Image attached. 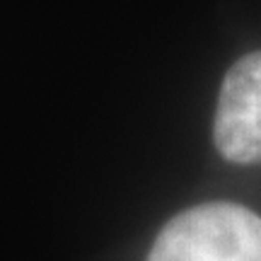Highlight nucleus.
<instances>
[{
  "label": "nucleus",
  "mask_w": 261,
  "mask_h": 261,
  "mask_svg": "<svg viewBox=\"0 0 261 261\" xmlns=\"http://www.w3.org/2000/svg\"><path fill=\"white\" fill-rule=\"evenodd\" d=\"M215 148L237 165L261 162V51L227 70L215 112Z\"/></svg>",
  "instance_id": "obj_2"
},
{
  "label": "nucleus",
  "mask_w": 261,
  "mask_h": 261,
  "mask_svg": "<svg viewBox=\"0 0 261 261\" xmlns=\"http://www.w3.org/2000/svg\"><path fill=\"white\" fill-rule=\"evenodd\" d=\"M148 261H261V218L225 201L194 205L160 230Z\"/></svg>",
  "instance_id": "obj_1"
}]
</instances>
